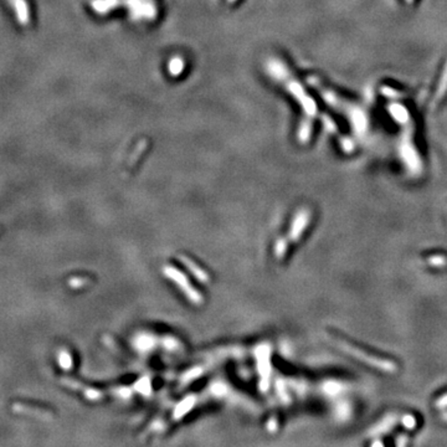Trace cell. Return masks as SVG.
Returning a JSON list of instances; mask_svg holds the SVG:
<instances>
[{"label":"cell","instance_id":"cell-1","mask_svg":"<svg viewBox=\"0 0 447 447\" xmlns=\"http://www.w3.org/2000/svg\"><path fill=\"white\" fill-rule=\"evenodd\" d=\"M331 342L334 344V346L338 347L341 351H343L344 353H347V354H349L351 357L356 358V359L359 360V362L364 363V364L370 365V367H373L374 369H378V370H380V372H384V373L397 372V364H395L394 362H392V360L383 359V358H380V357L373 356V354L367 353V352L362 351V349H359L358 347L353 346V344L343 341V339H341L339 337L331 336Z\"/></svg>","mask_w":447,"mask_h":447},{"label":"cell","instance_id":"cell-2","mask_svg":"<svg viewBox=\"0 0 447 447\" xmlns=\"http://www.w3.org/2000/svg\"><path fill=\"white\" fill-rule=\"evenodd\" d=\"M440 259V256H435V257H431L430 259V264L431 265H435V266H444V265H446L447 264V260L446 259H444V260H439Z\"/></svg>","mask_w":447,"mask_h":447},{"label":"cell","instance_id":"cell-3","mask_svg":"<svg viewBox=\"0 0 447 447\" xmlns=\"http://www.w3.org/2000/svg\"><path fill=\"white\" fill-rule=\"evenodd\" d=\"M439 406H446L447 405V397H444L440 402L438 403Z\"/></svg>","mask_w":447,"mask_h":447},{"label":"cell","instance_id":"cell-4","mask_svg":"<svg viewBox=\"0 0 447 447\" xmlns=\"http://www.w3.org/2000/svg\"><path fill=\"white\" fill-rule=\"evenodd\" d=\"M443 418H444V420H446V421H447V413H445V414H444V415H443Z\"/></svg>","mask_w":447,"mask_h":447}]
</instances>
